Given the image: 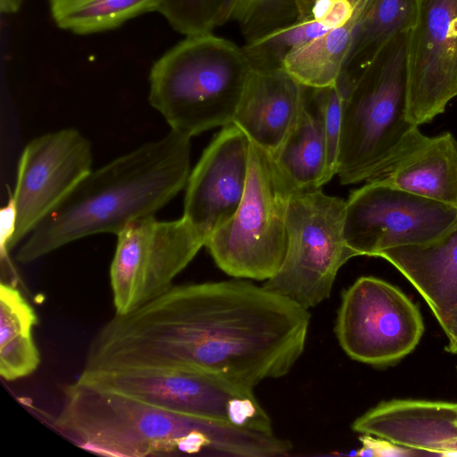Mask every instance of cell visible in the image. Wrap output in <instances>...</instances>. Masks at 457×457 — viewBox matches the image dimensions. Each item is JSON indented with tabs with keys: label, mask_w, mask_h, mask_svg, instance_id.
Here are the masks:
<instances>
[{
	"label": "cell",
	"mask_w": 457,
	"mask_h": 457,
	"mask_svg": "<svg viewBox=\"0 0 457 457\" xmlns=\"http://www.w3.org/2000/svg\"><path fill=\"white\" fill-rule=\"evenodd\" d=\"M363 2L345 24L328 30L290 53L283 62V69L306 87H327L334 85L344 70Z\"/></svg>",
	"instance_id": "cell-22"
},
{
	"label": "cell",
	"mask_w": 457,
	"mask_h": 457,
	"mask_svg": "<svg viewBox=\"0 0 457 457\" xmlns=\"http://www.w3.org/2000/svg\"><path fill=\"white\" fill-rule=\"evenodd\" d=\"M303 94L304 86L283 68L253 69L233 123L274 156L298 120Z\"/></svg>",
	"instance_id": "cell-16"
},
{
	"label": "cell",
	"mask_w": 457,
	"mask_h": 457,
	"mask_svg": "<svg viewBox=\"0 0 457 457\" xmlns=\"http://www.w3.org/2000/svg\"><path fill=\"white\" fill-rule=\"evenodd\" d=\"M249 151L248 137L234 123L228 124L213 137L190 171L183 217L205 241L235 214L242 201Z\"/></svg>",
	"instance_id": "cell-14"
},
{
	"label": "cell",
	"mask_w": 457,
	"mask_h": 457,
	"mask_svg": "<svg viewBox=\"0 0 457 457\" xmlns=\"http://www.w3.org/2000/svg\"><path fill=\"white\" fill-rule=\"evenodd\" d=\"M415 0H364L341 75L353 83L386 46L409 30Z\"/></svg>",
	"instance_id": "cell-20"
},
{
	"label": "cell",
	"mask_w": 457,
	"mask_h": 457,
	"mask_svg": "<svg viewBox=\"0 0 457 457\" xmlns=\"http://www.w3.org/2000/svg\"><path fill=\"white\" fill-rule=\"evenodd\" d=\"M359 439L362 446L356 453L358 456L402 457L421 454L417 451L403 447L386 439L371 435L361 434Z\"/></svg>",
	"instance_id": "cell-27"
},
{
	"label": "cell",
	"mask_w": 457,
	"mask_h": 457,
	"mask_svg": "<svg viewBox=\"0 0 457 457\" xmlns=\"http://www.w3.org/2000/svg\"><path fill=\"white\" fill-rule=\"evenodd\" d=\"M253 71L242 48L212 33L187 36L152 66L150 104L189 137L233 123Z\"/></svg>",
	"instance_id": "cell-4"
},
{
	"label": "cell",
	"mask_w": 457,
	"mask_h": 457,
	"mask_svg": "<svg viewBox=\"0 0 457 457\" xmlns=\"http://www.w3.org/2000/svg\"><path fill=\"white\" fill-rule=\"evenodd\" d=\"M37 317L14 286L0 285V375L6 381L37 370L40 354L33 339Z\"/></svg>",
	"instance_id": "cell-21"
},
{
	"label": "cell",
	"mask_w": 457,
	"mask_h": 457,
	"mask_svg": "<svg viewBox=\"0 0 457 457\" xmlns=\"http://www.w3.org/2000/svg\"><path fill=\"white\" fill-rule=\"evenodd\" d=\"M162 0H49L51 16L62 29L89 35L117 29L141 14L158 11Z\"/></svg>",
	"instance_id": "cell-23"
},
{
	"label": "cell",
	"mask_w": 457,
	"mask_h": 457,
	"mask_svg": "<svg viewBox=\"0 0 457 457\" xmlns=\"http://www.w3.org/2000/svg\"><path fill=\"white\" fill-rule=\"evenodd\" d=\"M238 0H162L158 12L187 36L212 33L234 17Z\"/></svg>",
	"instance_id": "cell-25"
},
{
	"label": "cell",
	"mask_w": 457,
	"mask_h": 457,
	"mask_svg": "<svg viewBox=\"0 0 457 457\" xmlns=\"http://www.w3.org/2000/svg\"><path fill=\"white\" fill-rule=\"evenodd\" d=\"M78 379L183 415L273 434L253 389L211 373L182 368L83 370Z\"/></svg>",
	"instance_id": "cell-7"
},
{
	"label": "cell",
	"mask_w": 457,
	"mask_h": 457,
	"mask_svg": "<svg viewBox=\"0 0 457 457\" xmlns=\"http://www.w3.org/2000/svg\"><path fill=\"white\" fill-rule=\"evenodd\" d=\"M92 164L91 144L75 129L49 132L28 143L11 195L17 212L11 250L93 170Z\"/></svg>",
	"instance_id": "cell-13"
},
{
	"label": "cell",
	"mask_w": 457,
	"mask_h": 457,
	"mask_svg": "<svg viewBox=\"0 0 457 457\" xmlns=\"http://www.w3.org/2000/svg\"><path fill=\"white\" fill-rule=\"evenodd\" d=\"M190 138L170 129L92 170L22 240L16 260L29 263L76 240L117 236L154 217L187 185Z\"/></svg>",
	"instance_id": "cell-2"
},
{
	"label": "cell",
	"mask_w": 457,
	"mask_h": 457,
	"mask_svg": "<svg viewBox=\"0 0 457 457\" xmlns=\"http://www.w3.org/2000/svg\"><path fill=\"white\" fill-rule=\"evenodd\" d=\"M441 328L448 338L457 337V311Z\"/></svg>",
	"instance_id": "cell-30"
},
{
	"label": "cell",
	"mask_w": 457,
	"mask_h": 457,
	"mask_svg": "<svg viewBox=\"0 0 457 457\" xmlns=\"http://www.w3.org/2000/svg\"><path fill=\"white\" fill-rule=\"evenodd\" d=\"M305 14L312 13V7L315 0H298Z\"/></svg>",
	"instance_id": "cell-32"
},
{
	"label": "cell",
	"mask_w": 457,
	"mask_h": 457,
	"mask_svg": "<svg viewBox=\"0 0 457 457\" xmlns=\"http://www.w3.org/2000/svg\"><path fill=\"white\" fill-rule=\"evenodd\" d=\"M457 221V208L369 180L345 201L344 235L356 255L434 240Z\"/></svg>",
	"instance_id": "cell-11"
},
{
	"label": "cell",
	"mask_w": 457,
	"mask_h": 457,
	"mask_svg": "<svg viewBox=\"0 0 457 457\" xmlns=\"http://www.w3.org/2000/svg\"><path fill=\"white\" fill-rule=\"evenodd\" d=\"M243 1H245V0H238V4H237V5H238L241 2H243Z\"/></svg>",
	"instance_id": "cell-33"
},
{
	"label": "cell",
	"mask_w": 457,
	"mask_h": 457,
	"mask_svg": "<svg viewBox=\"0 0 457 457\" xmlns=\"http://www.w3.org/2000/svg\"><path fill=\"white\" fill-rule=\"evenodd\" d=\"M23 0H0V11L3 14H13L17 12Z\"/></svg>",
	"instance_id": "cell-29"
},
{
	"label": "cell",
	"mask_w": 457,
	"mask_h": 457,
	"mask_svg": "<svg viewBox=\"0 0 457 457\" xmlns=\"http://www.w3.org/2000/svg\"><path fill=\"white\" fill-rule=\"evenodd\" d=\"M353 83L340 75L337 81L324 87V122L328 146V168L331 179L337 175L342 117L345 99Z\"/></svg>",
	"instance_id": "cell-26"
},
{
	"label": "cell",
	"mask_w": 457,
	"mask_h": 457,
	"mask_svg": "<svg viewBox=\"0 0 457 457\" xmlns=\"http://www.w3.org/2000/svg\"><path fill=\"white\" fill-rule=\"evenodd\" d=\"M117 238L110 267L115 314L129 313L168 290L205 244L183 216L136 220Z\"/></svg>",
	"instance_id": "cell-9"
},
{
	"label": "cell",
	"mask_w": 457,
	"mask_h": 457,
	"mask_svg": "<svg viewBox=\"0 0 457 457\" xmlns=\"http://www.w3.org/2000/svg\"><path fill=\"white\" fill-rule=\"evenodd\" d=\"M370 180L457 208V140L450 132L425 136Z\"/></svg>",
	"instance_id": "cell-18"
},
{
	"label": "cell",
	"mask_w": 457,
	"mask_h": 457,
	"mask_svg": "<svg viewBox=\"0 0 457 457\" xmlns=\"http://www.w3.org/2000/svg\"><path fill=\"white\" fill-rule=\"evenodd\" d=\"M406 72L410 120L428 123L457 96V0H415Z\"/></svg>",
	"instance_id": "cell-12"
},
{
	"label": "cell",
	"mask_w": 457,
	"mask_h": 457,
	"mask_svg": "<svg viewBox=\"0 0 457 457\" xmlns=\"http://www.w3.org/2000/svg\"><path fill=\"white\" fill-rule=\"evenodd\" d=\"M273 157L297 190L318 189L331 179L324 122V87L304 86L298 120Z\"/></svg>",
	"instance_id": "cell-19"
},
{
	"label": "cell",
	"mask_w": 457,
	"mask_h": 457,
	"mask_svg": "<svg viewBox=\"0 0 457 457\" xmlns=\"http://www.w3.org/2000/svg\"><path fill=\"white\" fill-rule=\"evenodd\" d=\"M345 201L320 188L295 190L287 212V248L263 285L305 309L328 299L339 269L357 256L344 235Z\"/></svg>",
	"instance_id": "cell-8"
},
{
	"label": "cell",
	"mask_w": 457,
	"mask_h": 457,
	"mask_svg": "<svg viewBox=\"0 0 457 457\" xmlns=\"http://www.w3.org/2000/svg\"><path fill=\"white\" fill-rule=\"evenodd\" d=\"M330 29L323 21L309 16L246 42L242 49L253 70L282 69L290 53Z\"/></svg>",
	"instance_id": "cell-24"
},
{
	"label": "cell",
	"mask_w": 457,
	"mask_h": 457,
	"mask_svg": "<svg viewBox=\"0 0 457 457\" xmlns=\"http://www.w3.org/2000/svg\"><path fill=\"white\" fill-rule=\"evenodd\" d=\"M310 318L293 300L245 280L171 286L106 322L83 370L192 369L253 389L290 371Z\"/></svg>",
	"instance_id": "cell-1"
},
{
	"label": "cell",
	"mask_w": 457,
	"mask_h": 457,
	"mask_svg": "<svg viewBox=\"0 0 457 457\" xmlns=\"http://www.w3.org/2000/svg\"><path fill=\"white\" fill-rule=\"evenodd\" d=\"M17 212L14 202L10 196L8 204L0 212V248L1 256H8L16 230Z\"/></svg>",
	"instance_id": "cell-28"
},
{
	"label": "cell",
	"mask_w": 457,
	"mask_h": 457,
	"mask_svg": "<svg viewBox=\"0 0 457 457\" xmlns=\"http://www.w3.org/2000/svg\"><path fill=\"white\" fill-rule=\"evenodd\" d=\"M378 257L410 281L441 327L457 311V221L430 242L391 248Z\"/></svg>",
	"instance_id": "cell-17"
},
{
	"label": "cell",
	"mask_w": 457,
	"mask_h": 457,
	"mask_svg": "<svg viewBox=\"0 0 457 457\" xmlns=\"http://www.w3.org/2000/svg\"><path fill=\"white\" fill-rule=\"evenodd\" d=\"M54 424L79 446L112 455L273 457L290 449L274 434L183 415L78 378L65 387Z\"/></svg>",
	"instance_id": "cell-3"
},
{
	"label": "cell",
	"mask_w": 457,
	"mask_h": 457,
	"mask_svg": "<svg viewBox=\"0 0 457 457\" xmlns=\"http://www.w3.org/2000/svg\"><path fill=\"white\" fill-rule=\"evenodd\" d=\"M292 182L274 157L250 140L245 190L235 214L205 241L217 266L237 278L268 280L287 248Z\"/></svg>",
	"instance_id": "cell-6"
},
{
	"label": "cell",
	"mask_w": 457,
	"mask_h": 457,
	"mask_svg": "<svg viewBox=\"0 0 457 457\" xmlns=\"http://www.w3.org/2000/svg\"><path fill=\"white\" fill-rule=\"evenodd\" d=\"M445 351L457 354V337L448 338V344L445 346Z\"/></svg>",
	"instance_id": "cell-31"
},
{
	"label": "cell",
	"mask_w": 457,
	"mask_h": 457,
	"mask_svg": "<svg viewBox=\"0 0 457 457\" xmlns=\"http://www.w3.org/2000/svg\"><path fill=\"white\" fill-rule=\"evenodd\" d=\"M423 331L418 307L387 281L361 277L342 294L335 333L354 361L373 366L395 363L415 349Z\"/></svg>",
	"instance_id": "cell-10"
},
{
	"label": "cell",
	"mask_w": 457,
	"mask_h": 457,
	"mask_svg": "<svg viewBox=\"0 0 457 457\" xmlns=\"http://www.w3.org/2000/svg\"><path fill=\"white\" fill-rule=\"evenodd\" d=\"M353 431L428 455L457 453V403L412 399L381 402L357 418Z\"/></svg>",
	"instance_id": "cell-15"
},
{
	"label": "cell",
	"mask_w": 457,
	"mask_h": 457,
	"mask_svg": "<svg viewBox=\"0 0 457 457\" xmlns=\"http://www.w3.org/2000/svg\"><path fill=\"white\" fill-rule=\"evenodd\" d=\"M406 33L384 47L345 99L337 170L343 185L377 177L425 137L408 114Z\"/></svg>",
	"instance_id": "cell-5"
}]
</instances>
